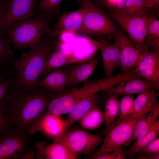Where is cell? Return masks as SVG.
Instances as JSON below:
<instances>
[{
  "label": "cell",
  "instance_id": "19",
  "mask_svg": "<svg viewBox=\"0 0 159 159\" xmlns=\"http://www.w3.org/2000/svg\"><path fill=\"white\" fill-rule=\"evenodd\" d=\"M38 86L54 93H58L69 87L68 79L64 69L59 68L52 70L40 80Z\"/></svg>",
  "mask_w": 159,
  "mask_h": 159
},
{
  "label": "cell",
  "instance_id": "8",
  "mask_svg": "<svg viewBox=\"0 0 159 159\" xmlns=\"http://www.w3.org/2000/svg\"><path fill=\"white\" fill-rule=\"evenodd\" d=\"M148 14L120 11L110 13V15L127 32L130 39L142 46L144 45Z\"/></svg>",
  "mask_w": 159,
  "mask_h": 159
},
{
  "label": "cell",
  "instance_id": "1",
  "mask_svg": "<svg viewBox=\"0 0 159 159\" xmlns=\"http://www.w3.org/2000/svg\"><path fill=\"white\" fill-rule=\"evenodd\" d=\"M56 95L40 87L26 89L15 87L6 101L14 128L27 132L42 115L49 101Z\"/></svg>",
  "mask_w": 159,
  "mask_h": 159
},
{
  "label": "cell",
  "instance_id": "3",
  "mask_svg": "<svg viewBox=\"0 0 159 159\" xmlns=\"http://www.w3.org/2000/svg\"><path fill=\"white\" fill-rule=\"evenodd\" d=\"M124 80V75L120 73L114 76L87 82L82 87L63 95H55L49 101L44 114L60 116L68 113L81 100L100 91H108Z\"/></svg>",
  "mask_w": 159,
  "mask_h": 159
},
{
  "label": "cell",
  "instance_id": "6",
  "mask_svg": "<svg viewBox=\"0 0 159 159\" xmlns=\"http://www.w3.org/2000/svg\"><path fill=\"white\" fill-rule=\"evenodd\" d=\"M85 14L81 31L93 36L114 34L117 27L112 20L102 11L97 8L91 0H78Z\"/></svg>",
  "mask_w": 159,
  "mask_h": 159
},
{
  "label": "cell",
  "instance_id": "11",
  "mask_svg": "<svg viewBox=\"0 0 159 159\" xmlns=\"http://www.w3.org/2000/svg\"><path fill=\"white\" fill-rule=\"evenodd\" d=\"M37 0H11L8 1L6 12L0 24V33H6L14 22L35 14Z\"/></svg>",
  "mask_w": 159,
  "mask_h": 159
},
{
  "label": "cell",
  "instance_id": "18",
  "mask_svg": "<svg viewBox=\"0 0 159 159\" xmlns=\"http://www.w3.org/2000/svg\"><path fill=\"white\" fill-rule=\"evenodd\" d=\"M152 88L155 87L150 82L141 77H136L122 81L107 91L109 94L112 93L118 96L138 94L145 90Z\"/></svg>",
  "mask_w": 159,
  "mask_h": 159
},
{
  "label": "cell",
  "instance_id": "29",
  "mask_svg": "<svg viewBox=\"0 0 159 159\" xmlns=\"http://www.w3.org/2000/svg\"><path fill=\"white\" fill-rule=\"evenodd\" d=\"M11 43L9 38L4 37L0 33V67L9 65L14 60V52Z\"/></svg>",
  "mask_w": 159,
  "mask_h": 159
},
{
  "label": "cell",
  "instance_id": "13",
  "mask_svg": "<svg viewBox=\"0 0 159 159\" xmlns=\"http://www.w3.org/2000/svg\"><path fill=\"white\" fill-rule=\"evenodd\" d=\"M85 11L83 7L64 13L50 30L49 35L55 36L64 32L75 33L81 31L83 24Z\"/></svg>",
  "mask_w": 159,
  "mask_h": 159
},
{
  "label": "cell",
  "instance_id": "16",
  "mask_svg": "<svg viewBox=\"0 0 159 159\" xmlns=\"http://www.w3.org/2000/svg\"><path fill=\"white\" fill-rule=\"evenodd\" d=\"M99 61V57L94 56L87 61L64 68L68 79L69 87H73L86 81L94 72Z\"/></svg>",
  "mask_w": 159,
  "mask_h": 159
},
{
  "label": "cell",
  "instance_id": "17",
  "mask_svg": "<svg viewBox=\"0 0 159 159\" xmlns=\"http://www.w3.org/2000/svg\"><path fill=\"white\" fill-rule=\"evenodd\" d=\"M98 93L91 95L81 100L72 107L64 120L63 134L67 131L74 123L80 120L99 101Z\"/></svg>",
  "mask_w": 159,
  "mask_h": 159
},
{
  "label": "cell",
  "instance_id": "41",
  "mask_svg": "<svg viewBox=\"0 0 159 159\" xmlns=\"http://www.w3.org/2000/svg\"><path fill=\"white\" fill-rule=\"evenodd\" d=\"M12 74V72L11 70H0V80L9 77L11 76Z\"/></svg>",
  "mask_w": 159,
  "mask_h": 159
},
{
  "label": "cell",
  "instance_id": "27",
  "mask_svg": "<svg viewBox=\"0 0 159 159\" xmlns=\"http://www.w3.org/2000/svg\"><path fill=\"white\" fill-rule=\"evenodd\" d=\"M118 96L114 94H109L106 102L104 111L105 127V132L109 127L115 121L118 115L119 111Z\"/></svg>",
  "mask_w": 159,
  "mask_h": 159
},
{
  "label": "cell",
  "instance_id": "25",
  "mask_svg": "<svg viewBox=\"0 0 159 159\" xmlns=\"http://www.w3.org/2000/svg\"><path fill=\"white\" fill-rule=\"evenodd\" d=\"M104 111L95 106L78 122L82 129L93 130L99 127L104 122Z\"/></svg>",
  "mask_w": 159,
  "mask_h": 159
},
{
  "label": "cell",
  "instance_id": "26",
  "mask_svg": "<svg viewBox=\"0 0 159 159\" xmlns=\"http://www.w3.org/2000/svg\"><path fill=\"white\" fill-rule=\"evenodd\" d=\"M144 44L154 51H159V21L153 14H148Z\"/></svg>",
  "mask_w": 159,
  "mask_h": 159
},
{
  "label": "cell",
  "instance_id": "14",
  "mask_svg": "<svg viewBox=\"0 0 159 159\" xmlns=\"http://www.w3.org/2000/svg\"><path fill=\"white\" fill-rule=\"evenodd\" d=\"M135 69L140 76L159 88V51L145 53Z\"/></svg>",
  "mask_w": 159,
  "mask_h": 159
},
{
  "label": "cell",
  "instance_id": "12",
  "mask_svg": "<svg viewBox=\"0 0 159 159\" xmlns=\"http://www.w3.org/2000/svg\"><path fill=\"white\" fill-rule=\"evenodd\" d=\"M109 42L104 38L97 41L86 37H76L72 42L74 44L69 55L72 64L80 63L90 59L104 45Z\"/></svg>",
  "mask_w": 159,
  "mask_h": 159
},
{
  "label": "cell",
  "instance_id": "28",
  "mask_svg": "<svg viewBox=\"0 0 159 159\" xmlns=\"http://www.w3.org/2000/svg\"><path fill=\"white\" fill-rule=\"evenodd\" d=\"M63 0H39L37 14L54 19L59 12V4Z\"/></svg>",
  "mask_w": 159,
  "mask_h": 159
},
{
  "label": "cell",
  "instance_id": "39",
  "mask_svg": "<svg viewBox=\"0 0 159 159\" xmlns=\"http://www.w3.org/2000/svg\"><path fill=\"white\" fill-rule=\"evenodd\" d=\"M145 7L149 8H154L158 6L159 0H144Z\"/></svg>",
  "mask_w": 159,
  "mask_h": 159
},
{
  "label": "cell",
  "instance_id": "10",
  "mask_svg": "<svg viewBox=\"0 0 159 159\" xmlns=\"http://www.w3.org/2000/svg\"><path fill=\"white\" fill-rule=\"evenodd\" d=\"M27 132L11 128L0 135V159H19L28 147Z\"/></svg>",
  "mask_w": 159,
  "mask_h": 159
},
{
  "label": "cell",
  "instance_id": "24",
  "mask_svg": "<svg viewBox=\"0 0 159 159\" xmlns=\"http://www.w3.org/2000/svg\"><path fill=\"white\" fill-rule=\"evenodd\" d=\"M159 135V118L158 117L143 136L134 141L127 154L134 157L150 142L158 138Z\"/></svg>",
  "mask_w": 159,
  "mask_h": 159
},
{
  "label": "cell",
  "instance_id": "32",
  "mask_svg": "<svg viewBox=\"0 0 159 159\" xmlns=\"http://www.w3.org/2000/svg\"><path fill=\"white\" fill-rule=\"evenodd\" d=\"M13 127H14L12 119L5 101L0 105V135Z\"/></svg>",
  "mask_w": 159,
  "mask_h": 159
},
{
  "label": "cell",
  "instance_id": "31",
  "mask_svg": "<svg viewBox=\"0 0 159 159\" xmlns=\"http://www.w3.org/2000/svg\"><path fill=\"white\" fill-rule=\"evenodd\" d=\"M16 86L15 76L0 80V105L5 102L9 92Z\"/></svg>",
  "mask_w": 159,
  "mask_h": 159
},
{
  "label": "cell",
  "instance_id": "37",
  "mask_svg": "<svg viewBox=\"0 0 159 159\" xmlns=\"http://www.w3.org/2000/svg\"><path fill=\"white\" fill-rule=\"evenodd\" d=\"M35 147H27L24 151L19 159H34L36 153Z\"/></svg>",
  "mask_w": 159,
  "mask_h": 159
},
{
  "label": "cell",
  "instance_id": "20",
  "mask_svg": "<svg viewBox=\"0 0 159 159\" xmlns=\"http://www.w3.org/2000/svg\"><path fill=\"white\" fill-rule=\"evenodd\" d=\"M100 50L105 76L111 77L115 68L120 65V49L117 42L115 39L113 44L108 42L102 46Z\"/></svg>",
  "mask_w": 159,
  "mask_h": 159
},
{
  "label": "cell",
  "instance_id": "33",
  "mask_svg": "<svg viewBox=\"0 0 159 159\" xmlns=\"http://www.w3.org/2000/svg\"><path fill=\"white\" fill-rule=\"evenodd\" d=\"M144 0H126L121 11L132 13H148Z\"/></svg>",
  "mask_w": 159,
  "mask_h": 159
},
{
  "label": "cell",
  "instance_id": "34",
  "mask_svg": "<svg viewBox=\"0 0 159 159\" xmlns=\"http://www.w3.org/2000/svg\"><path fill=\"white\" fill-rule=\"evenodd\" d=\"M126 158V153L121 147L113 148L100 153H95L93 157L95 159H124Z\"/></svg>",
  "mask_w": 159,
  "mask_h": 159
},
{
  "label": "cell",
  "instance_id": "38",
  "mask_svg": "<svg viewBox=\"0 0 159 159\" xmlns=\"http://www.w3.org/2000/svg\"><path fill=\"white\" fill-rule=\"evenodd\" d=\"M136 158L139 159H159V154H154L146 153L138 154Z\"/></svg>",
  "mask_w": 159,
  "mask_h": 159
},
{
  "label": "cell",
  "instance_id": "35",
  "mask_svg": "<svg viewBox=\"0 0 159 159\" xmlns=\"http://www.w3.org/2000/svg\"><path fill=\"white\" fill-rule=\"evenodd\" d=\"M111 13L122 10L126 0H101Z\"/></svg>",
  "mask_w": 159,
  "mask_h": 159
},
{
  "label": "cell",
  "instance_id": "4",
  "mask_svg": "<svg viewBox=\"0 0 159 159\" xmlns=\"http://www.w3.org/2000/svg\"><path fill=\"white\" fill-rule=\"evenodd\" d=\"M54 19L37 14L14 22L6 33L16 49H30L38 46Z\"/></svg>",
  "mask_w": 159,
  "mask_h": 159
},
{
  "label": "cell",
  "instance_id": "5",
  "mask_svg": "<svg viewBox=\"0 0 159 159\" xmlns=\"http://www.w3.org/2000/svg\"><path fill=\"white\" fill-rule=\"evenodd\" d=\"M147 112L135 113L123 120L118 119L109 127L100 149L96 153H100L109 150L124 146L131 139L135 125Z\"/></svg>",
  "mask_w": 159,
  "mask_h": 159
},
{
  "label": "cell",
  "instance_id": "30",
  "mask_svg": "<svg viewBox=\"0 0 159 159\" xmlns=\"http://www.w3.org/2000/svg\"><path fill=\"white\" fill-rule=\"evenodd\" d=\"M133 95H123L119 100L118 120L125 119L135 114Z\"/></svg>",
  "mask_w": 159,
  "mask_h": 159
},
{
  "label": "cell",
  "instance_id": "15",
  "mask_svg": "<svg viewBox=\"0 0 159 159\" xmlns=\"http://www.w3.org/2000/svg\"><path fill=\"white\" fill-rule=\"evenodd\" d=\"M35 148L37 149L35 158L75 159L78 158V154L56 139L46 146L44 143H40Z\"/></svg>",
  "mask_w": 159,
  "mask_h": 159
},
{
  "label": "cell",
  "instance_id": "9",
  "mask_svg": "<svg viewBox=\"0 0 159 159\" xmlns=\"http://www.w3.org/2000/svg\"><path fill=\"white\" fill-rule=\"evenodd\" d=\"M114 35L120 49L119 65L122 71L135 68L144 54L148 51L149 47L144 44L142 46L136 44L117 28Z\"/></svg>",
  "mask_w": 159,
  "mask_h": 159
},
{
  "label": "cell",
  "instance_id": "40",
  "mask_svg": "<svg viewBox=\"0 0 159 159\" xmlns=\"http://www.w3.org/2000/svg\"><path fill=\"white\" fill-rule=\"evenodd\" d=\"M7 6V2L5 4H3L0 3V24L3 19L6 11Z\"/></svg>",
  "mask_w": 159,
  "mask_h": 159
},
{
  "label": "cell",
  "instance_id": "7",
  "mask_svg": "<svg viewBox=\"0 0 159 159\" xmlns=\"http://www.w3.org/2000/svg\"><path fill=\"white\" fill-rule=\"evenodd\" d=\"M55 139L62 142L74 152L85 155L90 154L104 140L100 136L79 127L68 130Z\"/></svg>",
  "mask_w": 159,
  "mask_h": 159
},
{
  "label": "cell",
  "instance_id": "2",
  "mask_svg": "<svg viewBox=\"0 0 159 159\" xmlns=\"http://www.w3.org/2000/svg\"><path fill=\"white\" fill-rule=\"evenodd\" d=\"M49 36L43 37L38 46L23 53L19 58L13 60L15 87L26 89L39 87L45 62L54 49Z\"/></svg>",
  "mask_w": 159,
  "mask_h": 159
},
{
  "label": "cell",
  "instance_id": "21",
  "mask_svg": "<svg viewBox=\"0 0 159 159\" xmlns=\"http://www.w3.org/2000/svg\"><path fill=\"white\" fill-rule=\"evenodd\" d=\"M155 88L147 90L138 94L135 99L134 109L135 113L149 112L159 104L158 97L159 94Z\"/></svg>",
  "mask_w": 159,
  "mask_h": 159
},
{
  "label": "cell",
  "instance_id": "23",
  "mask_svg": "<svg viewBox=\"0 0 159 159\" xmlns=\"http://www.w3.org/2000/svg\"><path fill=\"white\" fill-rule=\"evenodd\" d=\"M71 64L69 55L58 48L54 49L45 62L41 77H44L54 69Z\"/></svg>",
  "mask_w": 159,
  "mask_h": 159
},
{
  "label": "cell",
  "instance_id": "36",
  "mask_svg": "<svg viewBox=\"0 0 159 159\" xmlns=\"http://www.w3.org/2000/svg\"><path fill=\"white\" fill-rule=\"evenodd\" d=\"M141 153L159 154V138L155 139L147 145L139 153Z\"/></svg>",
  "mask_w": 159,
  "mask_h": 159
},
{
  "label": "cell",
  "instance_id": "22",
  "mask_svg": "<svg viewBox=\"0 0 159 159\" xmlns=\"http://www.w3.org/2000/svg\"><path fill=\"white\" fill-rule=\"evenodd\" d=\"M159 116V104L142 117L135 125L132 137L125 145L127 146L143 136Z\"/></svg>",
  "mask_w": 159,
  "mask_h": 159
}]
</instances>
